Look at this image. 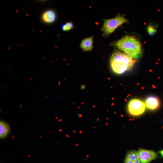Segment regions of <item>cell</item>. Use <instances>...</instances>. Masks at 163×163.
<instances>
[{"instance_id":"obj_6","label":"cell","mask_w":163,"mask_h":163,"mask_svg":"<svg viewBox=\"0 0 163 163\" xmlns=\"http://www.w3.org/2000/svg\"><path fill=\"white\" fill-rule=\"evenodd\" d=\"M145 107L150 110H155L158 108L159 106L158 99L156 97L151 96L148 97L145 100Z\"/></svg>"},{"instance_id":"obj_5","label":"cell","mask_w":163,"mask_h":163,"mask_svg":"<svg viewBox=\"0 0 163 163\" xmlns=\"http://www.w3.org/2000/svg\"><path fill=\"white\" fill-rule=\"evenodd\" d=\"M137 152L140 163H149L157 156V154L152 150L140 149Z\"/></svg>"},{"instance_id":"obj_11","label":"cell","mask_w":163,"mask_h":163,"mask_svg":"<svg viewBox=\"0 0 163 163\" xmlns=\"http://www.w3.org/2000/svg\"><path fill=\"white\" fill-rule=\"evenodd\" d=\"M148 34L151 36H153L157 31V30L154 25L149 24L147 27Z\"/></svg>"},{"instance_id":"obj_9","label":"cell","mask_w":163,"mask_h":163,"mask_svg":"<svg viewBox=\"0 0 163 163\" xmlns=\"http://www.w3.org/2000/svg\"><path fill=\"white\" fill-rule=\"evenodd\" d=\"M56 18V14L52 10H50L45 11L42 16L43 21L47 23H50L54 22Z\"/></svg>"},{"instance_id":"obj_3","label":"cell","mask_w":163,"mask_h":163,"mask_svg":"<svg viewBox=\"0 0 163 163\" xmlns=\"http://www.w3.org/2000/svg\"><path fill=\"white\" fill-rule=\"evenodd\" d=\"M127 20L123 16L118 15L114 18L105 19L101 30L104 35H108L113 32L119 26L127 23Z\"/></svg>"},{"instance_id":"obj_13","label":"cell","mask_w":163,"mask_h":163,"mask_svg":"<svg viewBox=\"0 0 163 163\" xmlns=\"http://www.w3.org/2000/svg\"><path fill=\"white\" fill-rule=\"evenodd\" d=\"M159 152H160V154H161V156L162 157H163V149L161 150Z\"/></svg>"},{"instance_id":"obj_2","label":"cell","mask_w":163,"mask_h":163,"mask_svg":"<svg viewBox=\"0 0 163 163\" xmlns=\"http://www.w3.org/2000/svg\"><path fill=\"white\" fill-rule=\"evenodd\" d=\"M114 45L133 59H138L141 55L142 50L140 43L133 36H126L115 42Z\"/></svg>"},{"instance_id":"obj_1","label":"cell","mask_w":163,"mask_h":163,"mask_svg":"<svg viewBox=\"0 0 163 163\" xmlns=\"http://www.w3.org/2000/svg\"><path fill=\"white\" fill-rule=\"evenodd\" d=\"M135 61L130 56L118 50H115L110 60L111 68L115 73L121 74L131 70Z\"/></svg>"},{"instance_id":"obj_10","label":"cell","mask_w":163,"mask_h":163,"mask_svg":"<svg viewBox=\"0 0 163 163\" xmlns=\"http://www.w3.org/2000/svg\"><path fill=\"white\" fill-rule=\"evenodd\" d=\"M10 131V127L6 122L1 121L0 123V137L1 139L5 137Z\"/></svg>"},{"instance_id":"obj_12","label":"cell","mask_w":163,"mask_h":163,"mask_svg":"<svg viewBox=\"0 0 163 163\" xmlns=\"http://www.w3.org/2000/svg\"><path fill=\"white\" fill-rule=\"evenodd\" d=\"M73 24L72 22H67L66 24H63L61 26L62 29L64 31H68L71 30L73 27Z\"/></svg>"},{"instance_id":"obj_7","label":"cell","mask_w":163,"mask_h":163,"mask_svg":"<svg viewBox=\"0 0 163 163\" xmlns=\"http://www.w3.org/2000/svg\"><path fill=\"white\" fill-rule=\"evenodd\" d=\"M125 163H140L137 152L132 151L126 154Z\"/></svg>"},{"instance_id":"obj_4","label":"cell","mask_w":163,"mask_h":163,"mask_svg":"<svg viewBox=\"0 0 163 163\" xmlns=\"http://www.w3.org/2000/svg\"><path fill=\"white\" fill-rule=\"evenodd\" d=\"M145 104L142 100L138 99H133L129 102L128 110L129 113L133 116L140 115L145 112Z\"/></svg>"},{"instance_id":"obj_8","label":"cell","mask_w":163,"mask_h":163,"mask_svg":"<svg viewBox=\"0 0 163 163\" xmlns=\"http://www.w3.org/2000/svg\"><path fill=\"white\" fill-rule=\"evenodd\" d=\"M93 36L83 39L80 47L84 51H91L93 48Z\"/></svg>"}]
</instances>
